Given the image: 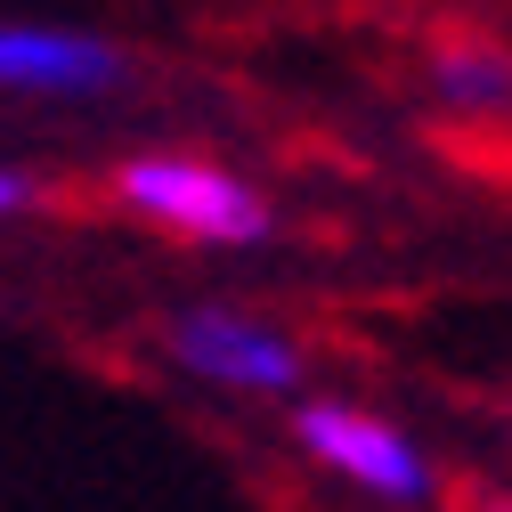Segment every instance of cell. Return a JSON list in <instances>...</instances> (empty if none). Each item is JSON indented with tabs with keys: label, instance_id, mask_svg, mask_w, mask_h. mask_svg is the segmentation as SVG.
<instances>
[{
	"label": "cell",
	"instance_id": "1",
	"mask_svg": "<svg viewBox=\"0 0 512 512\" xmlns=\"http://www.w3.org/2000/svg\"><path fill=\"white\" fill-rule=\"evenodd\" d=\"M106 187H114V204L131 212L139 228H155V236H171V244H204V252L269 244V228H277L261 179H244V171L220 163V155H187V147L131 155Z\"/></svg>",
	"mask_w": 512,
	"mask_h": 512
},
{
	"label": "cell",
	"instance_id": "2",
	"mask_svg": "<svg viewBox=\"0 0 512 512\" xmlns=\"http://www.w3.org/2000/svg\"><path fill=\"white\" fill-rule=\"evenodd\" d=\"M163 358L204 382L220 399H293L301 407V382H309V342L269 309H244V301H196L163 326Z\"/></svg>",
	"mask_w": 512,
	"mask_h": 512
},
{
	"label": "cell",
	"instance_id": "3",
	"mask_svg": "<svg viewBox=\"0 0 512 512\" xmlns=\"http://www.w3.org/2000/svg\"><path fill=\"white\" fill-rule=\"evenodd\" d=\"M293 447L342 488H358L366 504H391V512H423L439 496V464L431 447L391 423L382 407H358V399H301L293 407Z\"/></svg>",
	"mask_w": 512,
	"mask_h": 512
},
{
	"label": "cell",
	"instance_id": "4",
	"mask_svg": "<svg viewBox=\"0 0 512 512\" xmlns=\"http://www.w3.org/2000/svg\"><path fill=\"white\" fill-rule=\"evenodd\" d=\"M423 106L464 139H512V41L439 33L423 49Z\"/></svg>",
	"mask_w": 512,
	"mask_h": 512
},
{
	"label": "cell",
	"instance_id": "5",
	"mask_svg": "<svg viewBox=\"0 0 512 512\" xmlns=\"http://www.w3.org/2000/svg\"><path fill=\"white\" fill-rule=\"evenodd\" d=\"M122 82V49L74 25H17L0 17V90L9 98H98Z\"/></svg>",
	"mask_w": 512,
	"mask_h": 512
},
{
	"label": "cell",
	"instance_id": "6",
	"mask_svg": "<svg viewBox=\"0 0 512 512\" xmlns=\"http://www.w3.org/2000/svg\"><path fill=\"white\" fill-rule=\"evenodd\" d=\"M25 204H33V179H25V171H9V163H0V220H17Z\"/></svg>",
	"mask_w": 512,
	"mask_h": 512
},
{
	"label": "cell",
	"instance_id": "7",
	"mask_svg": "<svg viewBox=\"0 0 512 512\" xmlns=\"http://www.w3.org/2000/svg\"><path fill=\"white\" fill-rule=\"evenodd\" d=\"M472 512H512V488H504V496H480Z\"/></svg>",
	"mask_w": 512,
	"mask_h": 512
}]
</instances>
